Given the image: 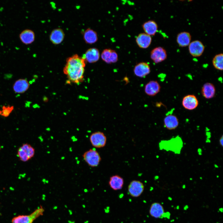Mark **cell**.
<instances>
[{
	"label": "cell",
	"instance_id": "17",
	"mask_svg": "<svg viewBox=\"0 0 223 223\" xmlns=\"http://www.w3.org/2000/svg\"><path fill=\"white\" fill-rule=\"evenodd\" d=\"M19 37L22 42L25 45L32 43L34 41L35 35L34 32L29 29L23 30L20 33Z\"/></svg>",
	"mask_w": 223,
	"mask_h": 223
},
{
	"label": "cell",
	"instance_id": "6",
	"mask_svg": "<svg viewBox=\"0 0 223 223\" xmlns=\"http://www.w3.org/2000/svg\"><path fill=\"white\" fill-rule=\"evenodd\" d=\"M151 216L156 218L169 217L170 214L164 212V208L162 205L157 202L154 203L151 205L149 209Z\"/></svg>",
	"mask_w": 223,
	"mask_h": 223
},
{
	"label": "cell",
	"instance_id": "28",
	"mask_svg": "<svg viewBox=\"0 0 223 223\" xmlns=\"http://www.w3.org/2000/svg\"><path fill=\"white\" fill-rule=\"evenodd\" d=\"M0 149H1V147H0Z\"/></svg>",
	"mask_w": 223,
	"mask_h": 223
},
{
	"label": "cell",
	"instance_id": "22",
	"mask_svg": "<svg viewBox=\"0 0 223 223\" xmlns=\"http://www.w3.org/2000/svg\"><path fill=\"white\" fill-rule=\"evenodd\" d=\"M142 27L145 33L150 35H155L158 30V25L154 20H150L145 22Z\"/></svg>",
	"mask_w": 223,
	"mask_h": 223
},
{
	"label": "cell",
	"instance_id": "4",
	"mask_svg": "<svg viewBox=\"0 0 223 223\" xmlns=\"http://www.w3.org/2000/svg\"><path fill=\"white\" fill-rule=\"evenodd\" d=\"M35 154V149L30 144H23L18 149L17 156L20 160L23 162H26L32 159Z\"/></svg>",
	"mask_w": 223,
	"mask_h": 223
},
{
	"label": "cell",
	"instance_id": "16",
	"mask_svg": "<svg viewBox=\"0 0 223 223\" xmlns=\"http://www.w3.org/2000/svg\"><path fill=\"white\" fill-rule=\"evenodd\" d=\"M65 36L64 32L62 29L56 28L53 29L50 36V39L54 44L58 45L63 41Z\"/></svg>",
	"mask_w": 223,
	"mask_h": 223
},
{
	"label": "cell",
	"instance_id": "24",
	"mask_svg": "<svg viewBox=\"0 0 223 223\" xmlns=\"http://www.w3.org/2000/svg\"><path fill=\"white\" fill-rule=\"evenodd\" d=\"M83 38L86 43L90 44L95 43L98 40L96 32L90 28L87 29L85 31Z\"/></svg>",
	"mask_w": 223,
	"mask_h": 223
},
{
	"label": "cell",
	"instance_id": "23",
	"mask_svg": "<svg viewBox=\"0 0 223 223\" xmlns=\"http://www.w3.org/2000/svg\"><path fill=\"white\" fill-rule=\"evenodd\" d=\"M191 36L190 33L186 32L179 33L177 37V42L181 47H184L189 45L190 43Z\"/></svg>",
	"mask_w": 223,
	"mask_h": 223
},
{
	"label": "cell",
	"instance_id": "20",
	"mask_svg": "<svg viewBox=\"0 0 223 223\" xmlns=\"http://www.w3.org/2000/svg\"><path fill=\"white\" fill-rule=\"evenodd\" d=\"M201 93L203 96L206 99L213 98L215 96L216 93L214 85L209 82L204 84L202 87Z\"/></svg>",
	"mask_w": 223,
	"mask_h": 223
},
{
	"label": "cell",
	"instance_id": "2",
	"mask_svg": "<svg viewBox=\"0 0 223 223\" xmlns=\"http://www.w3.org/2000/svg\"><path fill=\"white\" fill-rule=\"evenodd\" d=\"M44 209L42 206L28 215H20L13 217L11 223H33L37 218L43 215Z\"/></svg>",
	"mask_w": 223,
	"mask_h": 223
},
{
	"label": "cell",
	"instance_id": "19",
	"mask_svg": "<svg viewBox=\"0 0 223 223\" xmlns=\"http://www.w3.org/2000/svg\"><path fill=\"white\" fill-rule=\"evenodd\" d=\"M164 127L167 129L172 130L176 129L179 125V121L177 117L172 114L168 115L164 120Z\"/></svg>",
	"mask_w": 223,
	"mask_h": 223
},
{
	"label": "cell",
	"instance_id": "3",
	"mask_svg": "<svg viewBox=\"0 0 223 223\" xmlns=\"http://www.w3.org/2000/svg\"><path fill=\"white\" fill-rule=\"evenodd\" d=\"M85 162L92 167H97L99 164L101 158L98 152L94 149H90L82 155Z\"/></svg>",
	"mask_w": 223,
	"mask_h": 223
},
{
	"label": "cell",
	"instance_id": "10",
	"mask_svg": "<svg viewBox=\"0 0 223 223\" xmlns=\"http://www.w3.org/2000/svg\"><path fill=\"white\" fill-rule=\"evenodd\" d=\"M150 72L149 64L144 62H140L137 64L133 69L134 75L141 78L146 77L150 73Z\"/></svg>",
	"mask_w": 223,
	"mask_h": 223
},
{
	"label": "cell",
	"instance_id": "26",
	"mask_svg": "<svg viewBox=\"0 0 223 223\" xmlns=\"http://www.w3.org/2000/svg\"><path fill=\"white\" fill-rule=\"evenodd\" d=\"M14 109V106L13 105H3L0 110V115L5 117H8Z\"/></svg>",
	"mask_w": 223,
	"mask_h": 223
},
{
	"label": "cell",
	"instance_id": "8",
	"mask_svg": "<svg viewBox=\"0 0 223 223\" xmlns=\"http://www.w3.org/2000/svg\"><path fill=\"white\" fill-rule=\"evenodd\" d=\"M151 59L155 63H157L165 60L167 57L166 50L163 47H158L153 49L151 52Z\"/></svg>",
	"mask_w": 223,
	"mask_h": 223
},
{
	"label": "cell",
	"instance_id": "12",
	"mask_svg": "<svg viewBox=\"0 0 223 223\" xmlns=\"http://www.w3.org/2000/svg\"><path fill=\"white\" fill-rule=\"evenodd\" d=\"M102 59L108 64L115 63L118 60V56L116 51L110 49L104 50L101 54Z\"/></svg>",
	"mask_w": 223,
	"mask_h": 223
},
{
	"label": "cell",
	"instance_id": "25",
	"mask_svg": "<svg viewBox=\"0 0 223 223\" xmlns=\"http://www.w3.org/2000/svg\"><path fill=\"white\" fill-rule=\"evenodd\" d=\"M212 64L216 69L222 71L223 69V55L219 54L216 55L212 60Z\"/></svg>",
	"mask_w": 223,
	"mask_h": 223
},
{
	"label": "cell",
	"instance_id": "21",
	"mask_svg": "<svg viewBox=\"0 0 223 223\" xmlns=\"http://www.w3.org/2000/svg\"><path fill=\"white\" fill-rule=\"evenodd\" d=\"M124 184V180L123 178L117 175L111 176L109 181L110 186L115 190L121 189Z\"/></svg>",
	"mask_w": 223,
	"mask_h": 223
},
{
	"label": "cell",
	"instance_id": "1",
	"mask_svg": "<svg viewBox=\"0 0 223 223\" xmlns=\"http://www.w3.org/2000/svg\"><path fill=\"white\" fill-rule=\"evenodd\" d=\"M86 61L77 54L68 58L63 69L68 83L79 84L84 80Z\"/></svg>",
	"mask_w": 223,
	"mask_h": 223
},
{
	"label": "cell",
	"instance_id": "11",
	"mask_svg": "<svg viewBox=\"0 0 223 223\" xmlns=\"http://www.w3.org/2000/svg\"><path fill=\"white\" fill-rule=\"evenodd\" d=\"M182 104L183 107L188 110L195 109L199 104V101L196 96L193 94L185 96L182 100Z\"/></svg>",
	"mask_w": 223,
	"mask_h": 223
},
{
	"label": "cell",
	"instance_id": "9",
	"mask_svg": "<svg viewBox=\"0 0 223 223\" xmlns=\"http://www.w3.org/2000/svg\"><path fill=\"white\" fill-rule=\"evenodd\" d=\"M205 47L202 43L198 40L191 42L189 45V50L190 55L193 57L200 56L204 51Z\"/></svg>",
	"mask_w": 223,
	"mask_h": 223
},
{
	"label": "cell",
	"instance_id": "5",
	"mask_svg": "<svg viewBox=\"0 0 223 223\" xmlns=\"http://www.w3.org/2000/svg\"><path fill=\"white\" fill-rule=\"evenodd\" d=\"M90 140L93 146L97 148H101L105 146L107 142V138L103 132L97 131L91 134Z\"/></svg>",
	"mask_w": 223,
	"mask_h": 223
},
{
	"label": "cell",
	"instance_id": "27",
	"mask_svg": "<svg viewBox=\"0 0 223 223\" xmlns=\"http://www.w3.org/2000/svg\"><path fill=\"white\" fill-rule=\"evenodd\" d=\"M219 144L222 147L223 146V136L222 135L219 140Z\"/></svg>",
	"mask_w": 223,
	"mask_h": 223
},
{
	"label": "cell",
	"instance_id": "14",
	"mask_svg": "<svg viewBox=\"0 0 223 223\" xmlns=\"http://www.w3.org/2000/svg\"><path fill=\"white\" fill-rule=\"evenodd\" d=\"M160 86L157 81L152 80L145 85L144 91L147 95L153 96L160 92Z\"/></svg>",
	"mask_w": 223,
	"mask_h": 223
},
{
	"label": "cell",
	"instance_id": "7",
	"mask_svg": "<svg viewBox=\"0 0 223 223\" xmlns=\"http://www.w3.org/2000/svg\"><path fill=\"white\" fill-rule=\"evenodd\" d=\"M144 186L143 183L139 181L134 180L131 181L128 186V191L132 197H138L143 192Z\"/></svg>",
	"mask_w": 223,
	"mask_h": 223
},
{
	"label": "cell",
	"instance_id": "15",
	"mask_svg": "<svg viewBox=\"0 0 223 223\" xmlns=\"http://www.w3.org/2000/svg\"><path fill=\"white\" fill-rule=\"evenodd\" d=\"M82 57L84 59L86 62L90 63H95L99 59V51L95 48H90L87 50Z\"/></svg>",
	"mask_w": 223,
	"mask_h": 223
},
{
	"label": "cell",
	"instance_id": "18",
	"mask_svg": "<svg viewBox=\"0 0 223 223\" xmlns=\"http://www.w3.org/2000/svg\"><path fill=\"white\" fill-rule=\"evenodd\" d=\"M136 41L139 47L146 49L150 45L152 38L150 36L145 33H141L137 36Z\"/></svg>",
	"mask_w": 223,
	"mask_h": 223
},
{
	"label": "cell",
	"instance_id": "13",
	"mask_svg": "<svg viewBox=\"0 0 223 223\" xmlns=\"http://www.w3.org/2000/svg\"><path fill=\"white\" fill-rule=\"evenodd\" d=\"M30 86L28 81L25 79H19L14 82L13 85L14 92L17 94H23L26 91Z\"/></svg>",
	"mask_w": 223,
	"mask_h": 223
}]
</instances>
